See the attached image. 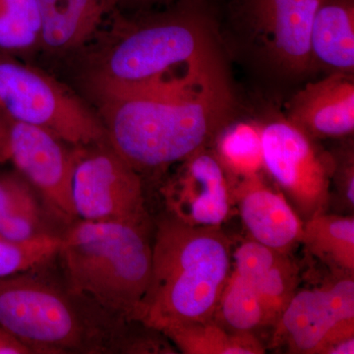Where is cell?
Listing matches in <instances>:
<instances>
[{
	"label": "cell",
	"mask_w": 354,
	"mask_h": 354,
	"mask_svg": "<svg viewBox=\"0 0 354 354\" xmlns=\"http://www.w3.org/2000/svg\"><path fill=\"white\" fill-rule=\"evenodd\" d=\"M232 104L218 66L171 90L104 99V130L135 171H160L205 149L225 127Z\"/></svg>",
	"instance_id": "6da1fadb"
},
{
	"label": "cell",
	"mask_w": 354,
	"mask_h": 354,
	"mask_svg": "<svg viewBox=\"0 0 354 354\" xmlns=\"http://www.w3.org/2000/svg\"><path fill=\"white\" fill-rule=\"evenodd\" d=\"M232 254L221 227H190L171 216L162 221L152 246L150 285L133 320L160 332L213 319Z\"/></svg>",
	"instance_id": "7a4b0ae2"
},
{
	"label": "cell",
	"mask_w": 354,
	"mask_h": 354,
	"mask_svg": "<svg viewBox=\"0 0 354 354\" xmlns=\"http://www.w3.org/2000/svg\"><path fill=\"white\" fill-rule=\"evenodd\" d=\"M70 290L133 320L152 274L147 227L83 221L60 241Z\"/></svg>",
	"instance_id": "3957f363"
},
{
	"label": "cell",
	"mask_w": 354,
	"mask_h": 354,
	"mask_svg": "<svg viewBox=\"0 0 354 354\" xmlns=\"http://www.w3.org/2000/svg\"><path fill=\"white\" fill-rule=\"evenodd\" d=\"M130 32L102 60L95 81L102 97L171 82L216 62L204 25L191 14L169 15Z\"/></svg>",
	"instance_id": "277c9868"
},
{
	"label": "cell",
	"mask_w": 354,
	"mask_h": 354,
	"mask_svg": "<svg viewBox=\"0 0 354 354\" xmlns=\"http://www.w3.org/2000/svg\"><path fill=\"white\" fill-rule=\"evenodd\" d=\"M0 111L8 120L41 128L72 145L97 144L106 136L101 123L65 86L1 55Z\"/></svg>",
	"instance_id": "5b68a950"
},
{
	"label": "cell",
	"mask_w": 354,
	"mask_h": 354,
	"mask_svg": "<svg viewBox=\"0 0 354 354\" xmlns=\"http://www.w3.org/2000/svg\"><path fill=\"white\" fill-rule=\"evenodd\" d=\"M263 167L304 223L327 212L335 162L290 120L261 127Z\"/></svg>",
	"instance_id": "8992f818"
},
{
	"label": "cell",
	"mask_w": 354,
	"mask_h": 354,
	"mask_svg": "<svg viewBox=\"0 0 354 354\" xmlns=\"http://www.w3.org/2000/svg\"><path fill=\"white\" fill-rule=\"evenodd\" d=\"M0 327L34 353H64L82 342V325L68 300L20 274L0 278Z\"/></svg>",
	"instance_id": "52a82bcc"
},
{
	"label": "cell",
	"mask_w": 354,
	"mask_h": 354,
	"mask_svg": "<svg viewBox=\"0 0 354 354\" xmlns=\"http://www.w3.org/2000/svg\"><path fill=\"white\" fill-rule=\"evenodd\" d=\"M274 327L272 346L292 354H327L354 337L353 276L295 291Z\"/></svg>",
	"instance_id": "ba28073f"
},
{
	"label": "cell",
	"mask_w": 354,
	"mask_h": 354,
	"mask_svg": "<svg viewBox=\"0 0 354 354\" xmlns=\"http://www.w3.org/2000/svg\"><path fill=\"white\" fill-rule=\"evenodd\" d=\"M72 200L83 221H123L148 227L138 172L111 150L76 151Z\"/></svg>",
	"instance_id": "9c48e42d"
},
{
	"label": "cell",
	"mask_w": 354,
	"mask_h": 354,
	"mask_svg": "<svg viewBox=\"0 0 354 354\" xmlns=\"http://www.w3.org/2000/svg\"><path fill=\"white\" fill-rule=\"evenodd\" d=\"M9 160L34 184L44 200L64 221L75 218L72 180L76 151L67 152L55 135L8 120Z\"/></svg>",
	"instance_id": "30bf717a"
},
{
	"label": "cell",
	"mask_w": 354,
	"mask_h": 354,
	"mask_svg": "<svg viewBox=\"0 0 354 354\" xmlns=\"http://www.w3.org/2000/svg\"><path fill=\"white\" fill-rule=\"evenodd\" d=\"M162 192L171 218L190 227H221L230 216V191L225 169L206 149L181 162Z\"/></svg>",
	"instance_id": "8fae6325"
},
{
	"label": "cell",
	"mask_w": 354,
	"mask_h": 354,
	"mask_svg": "<svg viewBox=\"0 0 354 354\" xmlns=\"http://www.w3.org/2000/svg\"><path fill=\"white\" fill-rule=\"evenodd\" d=\"M322 0H239V8L259 32L268 53L288 71L301 73L313 60L310 35Z\"/></svg>",
	"instance_id": "7c38bea8"
},
{
	"label": "cell",
	"mask_w": 354,
	"mask_h": 354,
	"mask_svg": "<svg viewBox=\"0 0 354 354\" xmlns=\"http://www.w3.org/2000/svg\"><path fill=\"white\" fill-rule=\"evenodd\" d=\"M288 120L310 137L337 138L353 134V79L339 71L307 84L293 97Z\"/></svg>",
	"instance_id": "4fadbf2b"
},
{
	"label": "cell",
	"mask_w": 354,
	"mask_h": 354,
	"mask_svg": "<svg viewBox=\"0 0 354 354\" xmlns=\"http://www.w3.org/2000/svg\"><path fill=\"white\" fill-rule=\"evenodd\" d=\"M236 196L252 241L283 253L301 242L304 221L285 195L266 185L259 174L242 178Z\"/></svg>",
	"instance_id": "5bb4252c"
},
{
	"label": "cell",
	"mask_w": 354,
	"mask_h": 354,
	"mask_svg": "<svg viewBox=\"0 0 354 354\" xmlns=\"http://www.w3.org/2000/svg\"><path fill=\"white\" fill-rule=\"evenodd\" d=\"M232 268L257 291L274 327L297 290V266L288 253L248 241L232 252Z\"/></svg>",
	"instance_id": "9a60e30c"
},
{
	"label": "cell",
	"mask_w": 354,
	"mask_h": 354,
	"mask_svg": "<svg viewBox=\"0 0 354 354\" xmlns=\"http://www.w3.org/2000/svg\"><path fill=\"white\" fill-rule=\"evenodd\" d=\"M38 4L41 41L55 50L80 46L111 9L108 0H38Z\"/></svg>",
	"instance_id": "2e32d148"
},
{
	"label": "cell",
	"mask_w": 354,
	"mask_h": 354,
	"mask_svg": "<svg viewBox=\"0 0 354 354\" xmlns=\"http://www.w3.org/2000/svg\"><path fill=\"white\" fill-rule=\"evenodd\" d=\"M313 58L339 72L354 67V9L351 0H322L310 35Z\"/></svg>",
	"instance_id": "e0dca14e"
},
{
	"label": "cell",
	"mask_w": 354,
	"mask_h": 354,
	"mask_svg": "<svg viewBox=\"0 0 354 354\" xmlns=\"http://www.w3.org/2000/svg\"><path fill=\"white\" fill-rule=\"evenodd\" d=\"M301 243L335 276H353L354 218L327 212L304 223Z\"/></svg>",
	"instance_id": "ac0fdd59"
},
{
	"label": "cell",
	"mask_w": 354,
	"mask_h": 354,
	"mask_svg": "<svg viewBox=\"0 0 354 354\" xmlns=\"http://www.w3.org/2000/svg\"><path fill=\"white\" fill-rule=\"evenodd\" d=\"M185 354H263L264 346L253 333L225 330L214 319L176 324L162 330Z\"/></svg>",
	"instance_id": "d6986e66"
},
{
	"label": "cell",
	"mask_w": 354,
	"mask_h": 354,
	"mask_svg": "<svg viewBox=\"0 0 354 354\" xmlns=\"http://www.w3.org/2000/svg\"><path fill=\"white\" fill-rule=\"evenodd\" d=\"M213 319L225 330L234 333H253L258 328L271 326L257 291L232 269Z\"/></svg>",
	"instance_id": "ffe728a7"
},
{
	"label": "cell",
	"mask_w": 354,
	"mask_h": 354,
	"mask_svg": "<svg viewBox=\"0 0 354 354\" xmlns=\"http://www.w3.org/2000/svg\"><path fill=\"white\" fill-rule=\"evenodd\" d=\"M216 158L225 171L241 179L258 174L263 167L261 127L237 123L227 128L218 138Z\"/></svg>",
	"instance_id": "44dd1931"
},
{
	"label": "cell",
	"mask_w": 354,
	"mask_h": 354,
	"mask_svg": "<svg viewBox=\"0 0 354 354\" xmlns=\"http://www.w3.org/2000/svg\"><path fill=\"white\" fill-rule=\"evenodd\" d=\"M38 0H0V50L21 51L41 41Z\"/></svg>",
	"instance_id": "7402d4cb"
},
{
	"label": "cell",
	"mask_w": 354,
	"mask_h": 354,
	"mask_svg": "<svg viewBox=\"0 0 354 354\" xmlns=\"http://www.w3.org/2000/svg\"><path fill=\"white\" fill-rule=\"evenodd\" d=\"M62 237L39 234L24 242L0 239V278L29 271L57 255Z\"/></svg>",
	"instance_id": "603a6c76"
},
{
	"label": "cell",
	"mask_w": 354,
	"mask_h": 354,
	"mask_svg": "<svg viewBox=\"0 0 354 354\" xmlns=\"http://www.w3.org/2000/svg\"><path fill=\"white\" fill-rule=\"evenodd\" d=\"M37 211L39 209L36 200L26 184L14 177H0V214L2 218L13 214Z\"/></svg>",
	"instance_id": "cb8c5ba5"
},
{
	"label": "cell",
	"mask_w": 354,
	"mask_h": 354,
	"mask_svg": "<svg viewBox=\"0 0 354 354\" xmlns=\"http://www.w3.org/2000/svg\"><path fill=\"white\" fill-rule=\"evenodd\" d=\"M339 191L342 204L353 211L354 206V174L353 165H348L346 171L339 176Z\"/></svg>",
	"instance_id": "d4e9b609"
},
{
	"label": "cell",
	"mask_w": 354,
	"mask_h": 354,
	"mask_svg": "<svg viewBox=\"0 0 354 354\" xmlns=\"http://www.w3.org/2000/svg\"><path fill=\"white\" fill-rule=\"evenodd\" d=\"M34 353L31 348L0 327V354Z\"/></svg>",
	"instance_id": "484cf974"
},
{
	"label": "cell",
	"mask_w": 354,
	"mask_h": 354,
	"mask_svg": "<svg viewBox=\"0 0 354 354\" xmlns=\"http://www.w3.org/2000/svg\"><path fill=\"white\" fill-rule=\"evenodd\" d=\"M9 160L8 118L0 111V162Z\"/></svg>",
	"instance_id": "4316f807"
},
{
	"label": "cell",
	"mask_w": 354,
	"mask_h": 354,
	"mask_svg": "<svg viewBox=\"0 0 354 354\" xmlns=\"http://www.w3.org/2000/svg\"><path fill=\"white\" fill-rule=\"evenodd\" d=\"M109 6L113 9L114 7L120 6H150L153 4H171L174 2H188L192 0H108Z\"/></svg>",
	"instance_id": "83f0119b"
},
{
	"label": "cell",
	"mask_w": 354,
	"mask_h": 354,
	"mask_svg": "<svg viewBox=\"0 0 354 354\" xmlns=\"http://www.w3.org/2000/svg\"><path fill=\"white\" fill-rule=\"evenodd\" d=\"M354 353V337L344 339L335 344L327 351V354H353Z\"/></svg>",
	"instance_id": "f1b7e54d"
}]
</instances>
